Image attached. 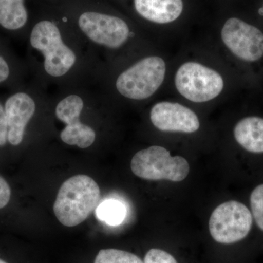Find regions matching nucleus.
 Returning <instances> with one entry per match:
<instances>
[{
  "mask_svg": "<svg viewBox=\"0 0 263 263\" xmlns=\"http://www.w3.org/2000/svg\"><path fill=\"white\" fill-rule=\"evenodd\" d=\"M27 37L34 82L45 89L95 86L103 60L54 5L39 13Z\"/></svg>",
  "mask_w": 263,
  "mask_h": 263,
  "instance_id": "f257e3e1",
  "label": "nucleus"
},
{
  "mask_svg": "<svg viewBox=\"0 0 263 263\" xmlns=\"http://www.w3.org/2000/svg\"><path fill=\"white\" fill-rule=\"evenodd\" d=\"M53 5L103 62L150 47L127 19L100 0H58Z\"/></svg>",
  "mask_w": 263,
  "mask_h": 263,
  "instance_id": "f03ea898",
  "label": "nucleus"
},
{
  "mask_svg": "<svg viewBox=\"0 0 263 263\" xmlns=\"http://www.w3.org/2000/svg\"><path fill=\"white\" fill-rule=\"evenodd\" d=\"M167 72L163 57L150 47L112 62H103L95 86L112 103H145L153 98Z\"/></svg>",
  "mask_w": 263,
  "mask_h": 263,
  "instance_id": "7ed1b4c3",
  "label": "nucleus"
},
{
  "mask_svg": "<svg viewBox=\"0 0 263 263\" xmlns=\"http://www.w3.org/2000/svg\"><path fill=\"white\" fill-rule=\"evenodd\" d=\"M114 105L94 86H75L57 89L51 95V116L63 127L60 140L70 146L86 149L98 139V129L89 119Z\"/></svg>",
  "mask_w": 263,
  "mask_h": 263,
  "instance_id": "20e7f679",
  "label": "nucleus"
},
{
  "mask_svg": "<svg viewBox=\"0 0 263 263\" xmlns=\"http://www.w3.org/2000/svg\"><path fill=\"white\" fill-rule=\"evenodd\" d=\"M8 124V142L13 146L23 143L27 129L37 117L51 114V95L33 81L30 86L15 90L4 103Z\"/></svg>",
  "mask_w": 263,
  "mask_h": 263,
  "instance_id": "39448f33",
  "label": "nucleus"
},
{
  "mask_svg": "<svg viewBox=\"0 0 263 263\" xmlns=\"http://www.w3.org/2000/svg\"><path fill=\"white\" fill-rule=\"evenodd\" d=\"M100 197L98 183L86 175H77L62 183L53 212L63 226H77L98 208Z\"/></svg>",
  "mask_w": 263,
  "mask_h": 263,
  "instance_id": "423d86ee",
  "label": "nucleus"
},
{
  "mask_svg": "<svg viewBox=\"0 0 263 263\" xmlns=\"http://www.w3.org/2000/svg\"><path fill=\"white\" fill-rule=\"evenodd\" d=\"M174 84L181 98L191 103L202 104L222 95L226 80L215 67L197 60H187L176 69Z\"/></svg>",
  "mask_w": 263,
  "mask_h": 263,
  "instance_id": "0eeeda50",
  "label": "nucleus"
},
{
  "mask_svg": "<svg viewBox=\"0 0 263 263\" xmlns=\"http://www.w3.org/2000/svg\"><path fill=\"white\" fill-rule=\"evenodd\" d=\"M131 169L141 179L175 182L183 181L190 173L186 159L173 157L168 150L160 146H149L137 152L132 159Z\"/></svg>",
  "mask_w": 263,
  "mask_h": 263,
  "instance_id": "6e6552de",
  "label": "nucleus"
},
{
  "mask_svg": "<svg viewBox=\"0 0 263 263\" xmlns=\"http://www.w3.org/2000/svg\"><path fill=\"white\" fill-rule=\"evenodd\" d=\"M252 226V213L245 204L235 200L219 205L209 219L211 235L216 242L224 245L243 240Z\"/></svg>",
  "mask_w": 263,
  "mask_h": 263,
  "instance_id": "1a4fd4ad",
  "label": "nucleus"
},
{
  "mask_svg": "<svg viewBox=\"0 0 263 263\" xmlns=\"http://www.w3.org/2000/svg\"><path fill=\"white\" fill-rule=\"evenodd\" d=\"M220 40L223 46L240 61L252 63L263 57V32L241 19L228 18L221 27Z\"/></svg>",
  "mask_w": 263,
  "mask_h": 263,
  "instance_id": "9d476101",
  "label": "nucleus"
},
{
  "mask_svg": "<svg viewBox=\"0 0 263 263\" xmlns=\"http://www.w3.org/2000/svg\"><path fill=\"white\" fill-rule=\"evenodd\" d=\"M152 125L162 132L194 133L200 127L197 114L186 105L171 100H162L152 105L149 111Z\"/></svg>",
  "mask_w": 263,
  "mask_h": 263,
  "instance_id": "9b49d317",
  "label": "nucleus"
},
{
  "mask_svg": "<svg viewBox=\"0 0 263 263\" xmlns=\"http://www.w3.org/2000/svg\"><path fill=\"white\" fill-rule=\"evenodd\" d=\"M133 13L147 23L163 25L176 22L182 14L183 0H131Z\"/></svg>",
  "mask_w": 263,
  "mask_h": 263,
  "instance_id": "f8f14e48",
  "label": "nucleus"
},
{
  "mask_svg": "<svg viewBox=\"0 0 263 263\" xmlns=\"http://www.w3.org/2000/svg\"><path fill=\"white\" fill-rule=\"evenodd\" d=\"M30 24L26 0H0V27L27 34Z\"/></svg>",
  "mask_w": 263,
  "mask_h": 263,
  "instance_id": "ddd939ff",
  "label": "nucleus"
},
{
  "mask_svg": "<svg viewBox=\"0 0 263 263\" xmlns=\"http://www.w3.org/2000/svg\"><path fill=\"white\" fill-rule=\"evenodd\" d=\"M233 134L237 143L247 152L263 154V118H243L235 126Z\"/></svg>",
  "mask_w": 263,
  "mask_h": 263,
  "instance_id": "4468645a",
  "label": "nucleus"
},
{
  "mask_svg": "<svg viewBox=\"0 0 263 263\" xmlns=\"http://www.w3.org/2000/svg\"><path fill=\"white\" fill-rule=\"evenodd\" d=\"M96 214L99 219L107 224L118 226L125 218L126 209L122 202L118 200H108L97 208Z\"/></svg>",
  "mask_w": 263,
  "mask_h": 263,
  "instance_id": "2eb2a0df",
  "label": "nucleus"
},
{
  "mask_svg": "<svg viewBox=\"0 0 263 263\" xmlns=\"http://www.w3.org/2000/svg\"><path fill=\"white\" fill-rule=\"evenodd\" d=\"M95 263H144L136 254L115 249H102Z\"/></svg>",
  "mask_w": 263,
  "mask_h": 263,
  "instance_id": "dca6fc26",
  "label": "nucleus"
},
{
  "mask_svg": "<svg viewBox=\"0 0 263 263\" xmlns=\"http://www.w3.org/2000/svg\"><path fill=\"white\" fill-rule=\"evenodd\" d=\"M250 205L252 216L259 229L263 231V183L254 189L251 194Z\"/></svg>",
  "mask_w": 263,
  "mask_h": 263,
  "instance_id": "f3484780",
  "label": "nucleus"
},
{
  "mask_svg": "<svg viewBox=\"0 0 263 263\" xmlns=\"http://www.w3.org/2000/svg\"><path fill=\"white\" fill-rule=\"evenodd\" d=\"M18 69L15 68L11 59L0 50V86L8 84L14 78L18 77Z\"/></svg>",
  "mask_w": 263,
  "mask_h": 263,
  "instance_id": "a211bd4d",
  "label": "nucleus"
},
{
  "mask_svg": "<svg viewBox=\"0 0 263 263\" xmlns=\"http://www.w3.org/2000/svg\"><path fill=\"white\" fill-rule=\"evenodd\" d=\"M144 263H178L176 259L165 251L152 249L145 256Z\"/></svg>",
  "mask_w": 263,
  "mask_h": 263,
  "instance_id": "6ab92c4d",
  "label": "nucleus"
},
{
  "mask_svg": "<svg viewBox=\"0 0 263 263\" xmlns=\"http://www.w3.org/2000/svg\"><path fill=\"white\" fill-rule=\"evenodd\" d=\"M8 143V124L4 105L0 102V147Z\"/></svg>",
  "mask_w": 263,
  "mask_h": 263,
  "instance_id": "aec40b11",
  "label": "nucleus"
},
{
  "mask_svg": "<svg viewBox=\"0 0 263 263\" xmlns=\"http://www.w3.org/2000/svg\"><path fill=\"white\" fill-rule=\"evenodd\" d=\"M11 190L9 184L0 176V209L6 206L10 200Z\"/></svg>",
  "mask_w": 263,
  "mask_h": 263,
  "instance_id": "412c9836",
  "label": "nucleus"
},
{
  "mask_svg": "<svg viewBox=\"0 0 263 263\" xmlns=\"http://www.w3.org/2000/svg\"><path fill=\"white\" fill-rule=\"evenodd\" d=\"M259 13H260V14H262L263 15V7L262 8H260V9H259Z\"/></svg>",
  "mask_w": 263,
  "mask_h": 263,
  "instance_id": "4be33fe9",
  "label": "nucleus"
},
{
  "mask_svg": "<svg viewBox=\"0 0 263 263\" xmlns=\"http://www.w3.org/2000/svg\"><path fill=\"white\" fill-rule=\"evenodd\" d=\"M0 263H7V262H5V261L3 260V259H0Z\"/></svg>",
  "mask_w": 263,
  "mask_h": 263,
  "instance_id": "5701e85b",
  "label": "nucleus"
},
{
  "mask_svg": "<svg viewBox=\"0 0 263 263\" xmlns=\"http://www.w3.org/2000/svg\"><path fill=\"white\" fill-rule=\"evenodd\" d=\"M52 1L57 2V1H58V0H52Z\"/></svg>",
  "mask_w": 263,
  "mask_h": 263,
  "instance_id": "b1692460",
  "label": "nucleus"
}]
</instances>
